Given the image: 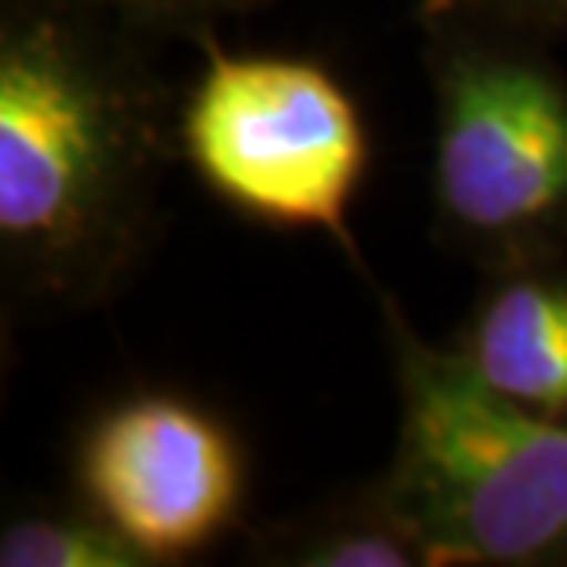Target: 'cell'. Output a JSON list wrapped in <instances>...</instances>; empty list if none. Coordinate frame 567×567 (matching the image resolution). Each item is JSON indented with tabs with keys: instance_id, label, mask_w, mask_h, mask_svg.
<instances>
[{
	"instance_id": "7a4b0ae2",
	"label": "cell",
	"mask_w": 567,
	"mask_h": 567,
	"mask_svg": "<svg viewBox=\"0 0 567 567\" xmlns=\"http://www.w3.org/2000/svg\"><path fill=\"white\" fill-rule=\"evenodd\" d=\"M380 313L399 388V439L380 494L427 567H567V421L494 394L453 347L416 332L394 295Z\"/></svg>"
},
{
	"instance_id": "8992f818",
	"label": "cell",
	"mask_w": 567,
	"mask_h": 567,
	"mask_svg": "<svg viewBox=\"0 0 567 567\" xmlns=\"http://www.w3.org/2000/svg\"><path fill=\"white\" fill-rule=\"evenodd\" d=\"M453 350L494 394L567 421V258L486 274Z\"/></svg>"
},
{
	"instance_id": "ba28073f",
	"label": "cell",
	"mask_w": 567,
	"mask_h": 567,
	"mask_svg": "<svg viewBox=\"0 0 567 567\" xmlns=\"http://www.w3.org/2000/svg\"><path fill=\"white\" fill-rule=\"evenodd\" d=\"M0 567H152L82 497L30 505L0 527Z\"/></svg>"
},
{
	"instance_id": "52a82bcc",
	"label": "cell",
	"mask_w": 567,
	"mask_h": 567,
	"mask_svg": "<svg viewBox=\"0 0 567 567\" xmlns=\"http://www.w3.org/2000/svg\"><path fill=\"white\" fill-rule=\"evenodd\" d=\"M247 560L274 567H427L377 480L358 494L258 527L247 542Z\"/></svg>"
},
{
	"instance_id": "6da1fadb",
	"label": "cell",
	"mask_w": 567,
	"mask_h": 567,
	"mask_svg": "<svg viewBox=\"0 0 567 567\" xmlns=\"http://www.w3.org/2000/svg\"><path fill=\"white\" fill-rule=\"evenodd\" d=\"M147 33L78 0H0V280L19 313L115 299L181 155Z\"/></svg>"
},
{
	"instance_id": "3957f363",
	"label": "cell",
	"mask_w": 567,
	"mask_h": 567,
	"mask_svg": "<svg viewBox=\"0 0 567 567\" xmlns=\"http://www.w3.org/2000/svg\"><path fill=\"white\" fill-rule=\"evenodd\" d=\"M431 225L486 274L567 258V74L535 33L424 19Z\"/></svg>"
},
{
	"instance_id": "277c9868",
	"label": "cell",
	"mask_w": 567,
	"mask_h": 567,
	"mask_svg": "<svg viewBox=\"0 0 567 567\" xmlns=\"http://www.w3.org/2000/svg\"><path fill=\"white\" fill-rule=\"evenodd\" d=\"M177 107V147L199 185L240 218L324 233L354 251L350 207L369 169V130L347 85L310 55L229 52L207 33Z\"/></svg>"
},
{
	"instance_id": "30bf717a",
	"label": "cell",
	"mask_w": 567,
	"mask_h": 567,
	"mask_svg": "<svg viewBox=\"0 0 567 567\" xmlns=\"http://www.w3.org/2000/svg\"><path fill=\"white\" fill-rule=\"evenodd\" d=\"M424 19H475L546 38L567 30V0H421Z\"/></svg>"
},
{
	"instance_id": "5b68a950",
	"label": "cell",
	"mask_w": 567,
	"mask_h": 567,
	"mask_svg": "<svg viewBox=\"0 0 567 567\" xmlns=\"http://www.w3.org/2000/svg\"><path fill=\"white\" fill-rule=\"evenodd\" d=\"M74 497L152 567L192 560L236 527L247 453L210 405L166 388L130 391L82 424Z\"/></svg>"
},
{
	"instance_id": "9c48e42d",
	"label": "cell",
	"mask_w": 567,
	"mask_h": 567,
	"mask_svg": "<svg viewBox=\"0 0 567 567\" xmlns=\"http://www.w3.org/2000/svg\"><path fill=\"white\" fill-rule=\"evenodd\" d=\"M104 16L126 22L147 38H207L214 27L233 16H247L274 0H78Z\"/></svg>"
}]
</instances>
